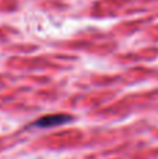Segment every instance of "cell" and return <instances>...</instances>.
<instances>
[{"label": "cell", "mask_w": 158, "mask_h": 159, "mask_svg": "<svg viewBox=\"0 0 158 159\" xmlns=\"http://www.w3.org/2000/svg\"><path fill=\"white\" fill-rule=\"evenodd\" d=\"M70 120H72V116H69V115H48V116H44V117H39L34 123V126L35 127H53V126L64 124Z\"/></svg>", "instance_id": "6da1fadb"}]
</instances>
